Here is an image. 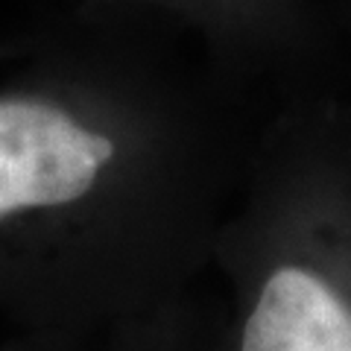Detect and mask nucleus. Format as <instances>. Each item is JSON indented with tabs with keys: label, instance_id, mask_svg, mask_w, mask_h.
Here are the masks:
<instances>
[{
	"label": "nucleus",
	"instance_id": "f03ea898",
	"mask_svg": "<svg viewBox=\"0 0 351 351\" xmlns=\"http://www.w3.org/2000/svg\"><path fill=\"white\" fill-rule=\"evenodd\" d=\"M339 164L276 161L237 214H223L211 267L232 304L217 351H351V208Z\"/></svg>",
	"mask_w": 351,
	"mask_h": 351
},
{
	"label": "nucleus",
	"instance_id": "f257e3e1",
	"mask_svg": "<svg viewBox=\"0 0 351 351\" xmlns=\"http://www.w3.org/2000/svg\"><path fill=\"white\" fill-rule=\"evenodd\" d=\"M228 147L193 62L94 36L0 82V319L106 339L196 290Z\"/></svg>",
	"mask_w": 351,
	"mask_h": 351
},
{
	"label": "nucleus",
	"instance_id": "7ed1b4c3",
	"mask_svg": "<svg viewBox=\"0 0 351 351\" xmlns=\"http://www.w3.org/2000/svg\"><path fill=\"white\" fill-rule=\"evenodd\" d=\"M138 12H149L164 24L199 38L217 62L234 59L261 36L269 18V0H114Z\"/></svg>",
	"mask_w": 351,
	"mask_h": 351
}]
</instances>
